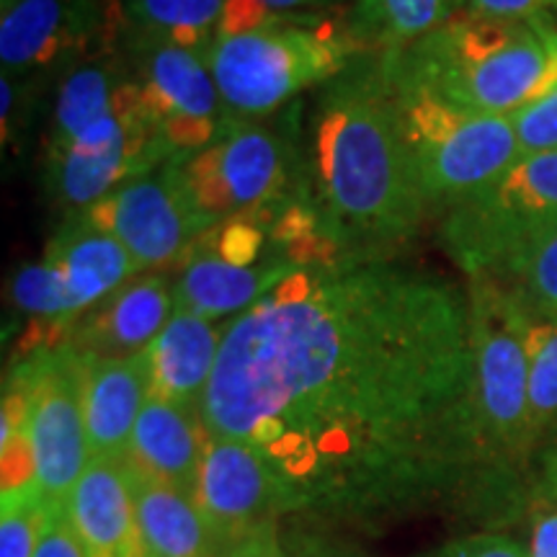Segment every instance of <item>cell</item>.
I'll list each match as a JSON object with an SVG mask.
<instances>
[{
    "label": "cell",
    "mask_w": 557,
    "mask_h": 557,
    "mask_svg": "<svg viewBox=\"0 0 557 557\" xmlns=\"http://www.w3.org/2000/svg\"><path fill=\"white\" fill-rule=\"evenodd\" d=\"M199 413L259 451L292 517L382 532L527 511L532 478L500 470L478 423L468 295L421 271H295L225 325Z\"/></svg>",
    "instance_id": "1"
},
{
    "label": "cell",
    "mask_w": 557,
    "mask_h": 557,
    "mask_svg": "<svg viewBox=\"0 0 557 557\" xmlns=\"http://www.w3.org/2000/svg\"><path fill=\"white\" fill-rule=\"evenodd\" d=\"M312 207L344 261L408 243L431 209L403 145L380 54H357L320 94L310 129Z\"/></svg>",
    "instance_id": "2"
},
{
    "label": "cell",
    "mask_w": 557,
    "mask_h": 557,
    "mask_svg": "<svg viewBox=\"0 0 557 557\" xmlns=\"http://www.w3.org/2000/svg\"><path fill=\"white\" fill-rule=\"evenodd\" d=\"M382 60L410 88L478 114L511 116L557 86V18L465 11Z\"/></svg>",
    "instance_id": "3"
},
{
    "label": "cell",
    "mask_w": 557,
    "mask_h": 557,
    "mask_svg": "<svg viewBox=\"0 0 557 557\" xmlns=\"http://www.w3.org/2000/svg\"><path fill=\"white\" fill-rule=\"evenodd\" d=\"M357 54L344 18L278 13L261 29L218 37L207 65L227 116L240 122L284 107L305 88L331 83Z\"/></svg>",
    "instance_id": "4"
},
{
    "label": "cell",
    "mask_w": 557,
    "mask_h": 557,
    "mask_svg": "<svg viewBox=\"0 0 557 557\" xmlns=\"http://www.w3.org/2000/svg\"><path fill=\"white\" fill-rule=\"evenodd\" d=\"M385 73L410 171L431 212H449L521 160L508 116L459 109L400 83L387 65Z\"/></svg>",
    "instance_id": "5"
},
{
    "label": "cell",
    "mask_w": 557,
    "mask_h": 557,
    "mask_svg": "<svg viewBox=\"0 0 557 557\" xmlns=\"http://www.w3.org/2000/svg\"><path fill=\"white\" fill-rule=\"evenodd\" d=\"M472 395L485 447L500 470L527 478L534 457L529 410V320L491 276H472Z\"/></svg>",
    "instance_id": "6"
},
{
    "label": "cell",
    "mask_w": 557,
    "mask_h": 557,
    "mask_svg": "<svg viewBox=\"0 0 557 557\" xmlns=\"http://www.w3.org/2000/svg\"><path fill=\"white\" fill-rule=\"evenodd\" d=\"M557 227V152L521 158L444 212V250L470 278L491 276Z\"/></svg>",
    "instance_id": "7"
},
{
    "label": "cell",
    "mask_w": 557,
    "mask_h": 557,
    "mask_svg": "<svg viewBox=\"0 0 557 557\" xmlns=\"http://www.w3.org/2000/svg\"><path fill=\"white\" fill-rule=\"evenodd\" d=\"M11 377L26 393L37 487L47 500H67L90 462L86 429L88 357L70 344L45 346L21 357Z\"/></svg>",
    "instance_id": "8"
},
{
    "label": "cell",
    "mask_w": 557,
    "mask_h": 557,
    "mask_svg": "<svg viewBox=\"0 0 557 557\" xmlns=\"http://www.w3.org/2000/svg\"><path fill=\"white\" fill-rule=\"evenodd\" d=\"M81 214L103 233L116 235L139 271L178 259L209 230L191 205L176 158L127 181Z\"/></svg>",
    "instance_id": "9"
},
{
    "label": "cell",
    "mask_w": 557,
    "mask_h": 557,
    "mask_svg": "<svg viewBox=\"0 0 557 557\" xmlns=\"http://www.w3.org/2000/svg\"><path fill=\"white\" fill-rule=\"evenodd\" d=\"M197 504L222 549L292 517L287 493L274 472L259 451L238 438L209 436Z\"/></svg>",
    "instance_id": "10"
},
{
    "label": "cell",
    "mask_w": 557,
    "mask_h": 557,
    "mask_svg": "<svg viewBox=\"0 0 557 557\" xmlns=\"http://www.w3.org/2000/svg\"><path fill=\"white\" fill-rule=\"evenodd\" d=\"M111 0H3V75H29L78 60L107 39Z\"/></svg>",
    "instance_id": "11"
},
{
    "label": "cell",
    "mask_w": 557,
    "mask_h": 557,
    "mask_svg": "<svg viewBox=\"0 0 557 557\" xmlns=\"http://www.w3.org/2000/svg\"><path fill=\"white\" fill-rule=\"evenodd\" d=\"M173 312L176 297L169 278L160 274L137 278L122 284L73 323L67 344L94 359L135 357L163 333Z\"/></svg>",
    "instance_id": "12"
},
{
    "label": "cell",
    "mask_w": 557,
    "mask_h": 557,
    "mask_svg": "<svg viewBox=\"0 0 557 557\" xmlns=\"http://www.w3.org/2000/svg\"><path fill=\"white\" fill-rule=\"evenodd\" d=\"M207 444L209 434L199 406L150 395L124 457L148 475L197 498Z\"/></svg>",
    "instance_id": "13"
},
{
    "label": "cell",
    "mask_w": 557,
    "mask_h": 557,
    "mask_svg": "<svg viewBox=\"0 0 557 557\" xmlns=\"http://www.w3.org/2000/svg\"><path fill=\"white\" fill-rule=\"evenodd\" d=\"M152 395L150 351L124 359L88 357L86 429L90 459H122Z\"/></svg>",
    "instance_id": "14"
},
{
    "label": "cell",
    "mask_w": 557,
    "mask_h": 557,
    "mask_svg": "<svg viewBox=\"0 0 557 557\" xmlns=\"http://www.w3.org/2000/svg\"><path fill=\"white\" fill-rule=\"evenodd\" d=\"M205 156L233 201L235 218L284 201L292 158L287 145L271 129L235 122L220 143L205 148Z\"/></svg>",
    "instance_id": "15"
},
{
    "label": "cell",
    "mask_w": 557,
    "mask_h": 557,
    "mask_svg": "<svg viewBox=\"0 0 557 557\" xmlns=\"http://www.w3.org/2000/svg\"><path fill=\"white\" fill-rule=\"evenodd\" d=\"M135 504L143 557H218L225 553L209 532L197 498L148 475L122 457Z\"/></svg>",
    "instance_id": "16"
},
{
    "label": "cell",
    "mask_w": 557,
    "mask_h": 557,
    "mask_svg": "<svg viewBox=\"0 0 557 557\" xmlns=\"http://www.w3.org/2000/svg\"><path fill=\"white\" fill-rule=\"evenodd\" d=\"M67 506L88 557H143L122 459H90Z\"/></svg>",
    "instance_id": "17"
},
{
    "label": "cell",
    "mask_w": 557,
    "mask_h": 557,
    "mask_svg": "<svg viewBox=\"0 0 557 557\" xmlns=\"http://www.w3.org/2000/svg\"><path fill=\"white\" fill-rule=\"evenodd\" d=\"M129 50L143 60V107L152 122L163 124L171 116L230 120L201 54L171 45H145Z\"/></svg>",
    "instance_id": "18"
},
{
    "label": "cell",
    "mask_w": 557,
    "mask_h": 557,
    "mask_svg": "<svg viewBox=\"0 0 557 557\" xmlns=\"http://www.w3.org/2000/svg\"><path fill=\"white\" fill-rule=\"evenodd\" d=\"M225 0H111V37H122L127 47L171 45L197 52L207 60L218 41Z\"/></svg>",
    "instance_id": "19"
},
{
    "label": "cell",
    "mask_w": 557,
    "mask_h": 557,
    "mask_svg": "<svg viewBox=\"0 0 557 557\" xmlns=\"http://www.w3.org/2000/svg\"><path fill=\"white\" fill-rule=\"evenodd\" d=\"M45 259L65 276L75 315L99 305L103 297L127 284L124 278L139 271L122 240L90 225L83 214L60 227Z\"/></svg>",
    "instance_id": "20"
},
{
    "label": "cell",
    "mask_w": 557,
    "mask_h": 557,
    "mask_svg": "<svg viewBox=\"0 0 557 557\" xmlns=\"http://www.w3.org/2000/svg\"><path fill=\"white\" fill-rule=\"evenodd\" d=\"M299 271L295 263H274V267H233L212 250H199L191 256L178 282L173 284L176 310L194 312L207 320L225 318L230 312H246L261 302L284 278Z\"/></svg>",
    "instance_id": "21"
},
{
    "label": "cell",
    "mask_w": 557,
    "mask_h": 557,
    "mask_svg": "<svg viewBox=\"0 0 557 557\" xmlns=\"http://www.w3.org/2000/svg\"><path fill=\"white\" fill-rule=\"evenodd\" d=\"M222 333L214 320L176 310L163 333L150 344L152 395L199 406L212 380L222 346Z\"/></svg>",
    "instance_id": "22"
},
{
    "label": "cell",
    "mask_w": 557,
    "mask_h": 557,
    "mask_svg": "<svg viewBox=\"0 0 557 557\" xmlns=\"http://www.w3.org/2000/svg\"><path fill=\"white\" fill-rule=\"evenodd\" d=\"M470 0H351L344 26L359 54L398 52L468 11Z\"/></svg>",
    "instance_id": "23"
},
{
    "label": "cell",
    "mask_w": 557,
    "mask_h": 557,
    "mask_svg": "<svg viewBox=\"0 0 557 557\" xmlns=\"http://www.w3.org/2000/svg\"><path fill=\"white\" fill-rule=\"evenodd\" d=\"M116 73H120L116 60L101 58L78 65L73 75H67L54 103L50 156L70 148L83 129L109 114L116 88L124 83Z\"/></svg>",
    "instance_id": "24"
},
{
    "label": "cell",
    "mask_w": 557,
    "mask_h": 557,
    "mask_svg": "<svg viewBox=\"0 0 557 557\" xmlns=\"http://www.w3.org/2000/svg\"><path fill=\"white\" fill-rule=\"evenodd\" d=\"M532 323H557V227L491 274Z\"/></svg>",
    "instance_id": "25"
},
{
    "label": "cell",
    "mask_w": 557,
    "mask_h": 557,
    "mask_svg": "<svg viewBox=\"0 0 557 557\" xmlns=\"http://www.w3.org/2000/svg\"><path fill=\"white\" fill-rule=\"evenodd\" d=\"M13 302L29 315H39L50 323H75V310L70 302L67 282L52 261H41L37 267L21 269L13 278Z\"/></svg>",
    "instance_id": "26"
},
{
    "label": "cell",
    "mask_w": 557,
    "mask_h": 557,
    "mask_svg": "<svg viewBox=\"0 0 557 557\" xmlns=\"http://www.w3.org/2000/svg\"><path fill=\"white\" fill-rule=\"evenodd\" d=\"M50 500L39 491L0 496V557H34Z\"/></svg>",
    "instance_id": "27"
},
{
    "label": "cell",
    "mask_w": 557,
    "mask_h": 557,
    "mask_svg": "<svg viewBox=\"0 0 557 557\" xmlns=\"http://www.w3.org/2000/svg\"><path fill=\"white\" fill-rule=\"evenodd\" d=\"M295 519L292 527L282 529V555L284 557H369L354 540L333 532V524L310 517Z\"/></svg>",
    "instance_id": "28"
},
{
    "label": "cell",
    "mask_w": 557,
    "mask_h": 557,
    "mask_svg": "<svg viewBox=\"0 0 557 557\" xmlns=\"http://www.w3.org/2000/svg\"><path fill=\"white\" fill-rule=\"evenodd\" d=\"M508 120L517 132L521 158L557 152V86L542 99L527 103Z\"/></svg>",
    "instance_id": "29"
},
{
    "label": "cell",
    "mask_w": 557,
    "mask_h": 557,
    "mask_svg": "<svg viewBox=\"0 0 557 557\" xmlns=\"http://www.w3.org/2000/svg\"><path fill=\"white\" fill-rule=\"evenodd\" d=\"M263 248V227L248 218H235L218 225V240L212 243V253L233 267H250L259 261Z\"/></svg>",
    "instance_id": "30"
},
{
    "label": "cell",
    "mask_w": 557,
    "mask_h": 557,
    "mask_svg": "<svg viewBox=\"0 0 557 557\" xmlns=\"http://www.w3.org/2000/svg\"><path fill=\"white\" fill-rule=\"evenodd\" d=\"M413 557H529V553L519 540L508 537L504 532L485 529V532L455 537L444 542V545L429 549V553Z\"/></svg>",
    "instance_id": "31"
},
{
    "label": "cell",
    "mask_w": 557,
    "mask_h": 557,
    "mask_svg": "<svg viewBox=\"0 0 557 557\" xmlns=\"http://www.w3.org/2000/svg\"><path fill=\"white\" fill-rule=\"evenodd\" d=\"M34 557H88L73 517H70L67 500H50V511H47Z\"/></svg>",
    "instance_id": "32"
},
{
    "label": "cell",
    "mask_w": 557,
    "mask_h": 557,
    "mask_svg": "<svg viewBox=\"0 0 557 557\" xmlns=\"http://www.w3.org/2000/svg\"><path fill=\"white\" fill-rule=\"evenodd\" d=\"M529 557H557V504L542 496L540 491H529Z\"/></svg>",
    "instance_id": "33"
},
{
    "label": "cell",
    "mask_w": 557,
    "mask_h": 557,
    "mask_svg": "<svg viewBox=\"0 0 557 557\" xmlns=\"http://www.w3.org/2000/svg\"><path fill=\"white\" fill-rule=\"evenodd\" d=\"M276 16L278 13L263 0H225L218 37H238V34L261 29Z\"/></svg>",
    "instance_id": "34"
},
{
    "label": "cell",
    "mask_w": 557,
    "mask_h": 557,
    "mask_svg": "<svg viewBox=\"0 0 557 557\" xmlns=\"http://www.w3.org/2000/svg\"><path fill=\"white\" fill-rule=\"evenodd\" d=\"M269 233L271 240L282 248L320 233V218L315 207L305 205V201H292L289 207H284L282 212H278V218L274 225H271Z\"/></svg>",
    "instance_id": "35"
},
{
    "label": "cell",
    "mask_w": 557,
    "mask_h": 557,
    "mask_svg": "<svg viewBox=\"0 0 557 557\" xmlns=\"http://www.w3.org/2000/svg\"><path fill=\"white\" fill-rule=\"evenodd\" d=\"M468 13L487 18L557 16V0H470Z\"/></svg>",
    "instance_id": "36"
},
{
    "label": "cell",
    "mask_w": 557,
    "mask_h": 557,
    "mask_svg": "<svg viewBox=\"0 0 557 557\" xmlns=\"http://www.w3.org/2000/svg\"><path fill=\"white\" fill-rule=\"evenodd\" d=\"M218 557H284L282 555V527L267 524L259 532L248 534L246 540H240L238 545L227 547L225 553Z\"/></svg>",
    "instance_id": "37"
},
{
    "label": "cell",
    "mask_w": 557,
    "mask_h": 557,
    "mask_svg": "<svg viewBox=\"0 0 557 557\" xmlns=\"http://www.w3.org/2000/svg\"><path fill=\"white\" fill-rule=\"evenodd\" d=\"M534 491L557 504V442L547 444L537 455V472L532 475Z\"/></svg>",
    "instance_id": "38"
},
{
    "label": "cell",
    "mask_w": 557,
    "mask_h": 557,
    "mask_svg": "<svg viewBox=\"0 0 557 557\" xmlns=\"http://www.w3.org/2000/svg\"><path fill=\"white\" fill-rule=\"evenodd\" d=\"M276 13H295V11H315V9H331V5L341 3V0H263Z\"/></svg>",
    "instance_id": "39"
},
{
    "label": "cell",
    "mask_w": 557,
    "mask_h": 557,
    "mask_svg": "<svg viewBox=\"0 0 557 557\" xmlns=\"http://www.w3.org/2000/svg\"><path fill=\"white\" fill-rule=\"evenodd\" d=\"M555 18H557V16H555Z\"/></svg>",
    "instance_id": "40"
}]
</instances>
